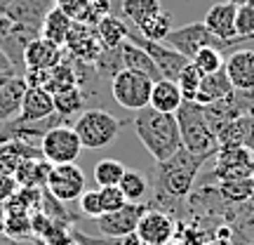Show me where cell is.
Instances as JSON below:
<instances>
[{
	"label": "cell",
	"instance_id": "obj_2",
	"mask_svg": "<svg viewBox=\"0 0 254 245\" xmlns=\"http://www.w3.org/2000/svg\"><path fill=\"white\" fill-rule=\"evenodd\" d=\"M134 132L139 142L146 146V151L153 156L155 163L174 156L182 149V135H179V123L174 113H160V111L146 109L136 111L134 116Z\"/></svg>",
	"mask_w": 254,
	"mask_h": 245
},
{
	"label": "cell",
	"instance_id": "obj_50",
	"mask_svg": "<svg viewBox=\"0 0 254 245\" xmlns=\"http://www.w3.org/2000/svg\"><path fill=\"white\" fill-rule=\"evenodd\" d=\"M2 217H5V208L0 205V241H2V236H5V231H2Z\"/></svg>",
	"mask_w": 254,
	"mask_h": 245
},
{
	"label": "cell",
	"instance_id": "obj_37",
	"mask_svg": "<svg viewBox=\"0 0 254 245\" xmlns=\"http://www.w3.org/2000/svg\"><path fill=\"white\" fill-rule=\"evenodd\" d=\"M221 189V196H226L228 200H247L254 193V179L247 177V179H231V182H221L219 184Z\"/></svg>",
	"mask_w": 254,
	"mask_h": 245
},
{
	"label": "cell",
	"instance_id": "obj_46",
	"mask_svg": "<svg viewBox=\"0 0 254 245\" xmlns=\"http://www.w3.org/2000/svg\"><path fill=\"white\" fill-rule=\"evenodd\" d=\"M238 92V97H240V104H243V111H245V116H254V90H247V92Z\"/></svg>",
	"mask_w": 254,
	"mask_h": 245
},
{
	"label": "cell",
	"instance_id": "obj_19",
	"mask_svg": "<svg viewBox=\"0 0 254 245\" xmlns=\"http://www.w3.org/2000/svg\"><path fill=\"white\" fill-rule=\"evenodd\" d=\"M28 85L24 73H14L2 87H0V123L14 120L21 111V101L26 94Z\"/></svg>",
	"mask_w": 254,
	"mask_h": 245
},
{
	"label": "cell",
	"instance_id": "obj_21",
	"mask_svg": "<svg viewBox=\"0 0 254 245\" xmlns=\"http://www.w3.org/2000/svg\"><path fill=\"white\" fill-rule=\"evenodd\" d=\"M184 104V94L179 90L177 81H167V78H160V81L153 82V90H151V101L148 106L160 113H177L179 106Z\"/></svg>",
	"mask_w": 254,
	"mask_h": 245
},
{
	"label": "cell",
	"instance_id": "obj_34",
	"mask_svg": "<svg viewBox=\"0 0 254 245\" xmlns=\"http://www.w3.org/2000/svg\"><path fill=\"white\" fill-rule=\"evenodd\" d=\"M120 191L125 193L127 203H141L146 193H148V182H146V177L141 172H136V170H127L123 174V179H120Z\"/></svg>",
	"mask_w": 254,
	"mask_h": 245
},
{
	"label": "cell",
	"instance_id": "obj_51",
	"mask_svg": "<svg viewBox=\"0 0 254 245\" xmlns=\"http://www.w3.org/2000/svg\"><path fill=\"white\" fill-rule=\"evenodd\" d=\"M9 2H12V0H0V14H5V9L9 7Z\"/></svg>",
	"mask_w": 254,
	"mask_h": 245
},
{
	"label": "cell",
	"instance_id": "obj_1",
	"mask_svg": "<svg viewBox=\"0 0 254 245\" xmlns=\"http://www.w3.org/2000/svg\"><path fill=\"white\" fill-rule=\"evenodd\" d=\"M207 156H195L179 149L174 156L165 158L153 167V184H155V200H184L190 193L200 167L207 163Z\"/></svg>",
	"mask_w": 254,
	"mask_h": 245
},
{
	"label": "cell",
	"instance_id": "obj_43",
	"mask_svg": "<svg viewBox=\"0 0 254 245\" xmlns=\"http://www.w3.org/2000/svg\"><path fill=\"white\" fill-rule=\"evenodd\" d=\"M71 234H73V241H75V245H123L120 243V238H94L90 236V234H82L78 227H71Z\"/></svg>",
	"mask_w": 254,
	"mask_h": 245
},
{
	"label": "cell",
	"instance_id": "obj_27",
	"mask_svg": "<svg viewBox=\"0 0 254 245\" xmlns=\"http://www.w3.org/2000/svg\"><path fill=\"white\" fill-rule=\"evenodd\" d=\"M71 26H73V19L68 17L66 12H62V9H59V7L55 5V7L50 9V14L45 17V21H43L40 36L64 47V43H66V36H68Z\"/></svg>",
	"mask_w": 254,
	"mask_h": 245
},
{
	"label": "cell",
	"instance_id": "obj_16",
	"mask_svg": "<svg viewBox=\"0 0 254 245\" xmlns=\"http://www.w3.org/2000/svg\"><path fill=\"white\" fill-rule=\"evenodd\" d=\"M236 12L238 5L236 2H214L209 12L205 14L202 24L221 40H238V43H245L240 36H236Z\"/></svg>",
	"mask_w": 254,
	"mask_h": 245
},
{
	"label": "cell",
	"instance_id": "obj_41",
	"mask_svg": "<svg viewBox=\"0 0 254 245\" xmlns=\"http://www.w3.org/2000/svg\"><path fill=\"white\" fill-rule=\"evenodd\" d=\"M111 14V0H90V7L85 12L80 24H90V26H97L101 19Z\"/></svg>",
	"mask_w": 254,
	"mask_h": 245
},
{
	"label": "cell",
	"instance_id": "obj_5",
	"mask_svg": "<svg viewBox=\"0 0 254 245\" xmlns=\"http://www.w3.org/2000/svg\"><path fill=\"white\" fill-rule=\"evenodd\" d=\"M151 90H153V81L144 76V73L123 69L118 76H113L111 81V94L118 106L127 111H141L148 106L151 101Z\"/></svg>",
	"mask_w": 254,
	"mask_h": 245
},
{
	"label": "cell",
	"instance_id": "obj_28",
	"mask_svg": "<svg viewBox=\"0 0 254 245\" xmlns=\"http://www.w3.org/2000/svg\"><path fill=\"white\" fill-rule=\"evenodd\" d=\"M120 9H123V17L129 19L136 28L146 24L148 19H153L158 12H163L160 0H123Z\"/></svg>",
	"mask_w": 254,
	"mask_h": 245
},
{
	"label": "cell",
	"instance_id": "obj_53",
	"mask_svg": "<svg viewBox=\"0 0 254 245\" xmlns=\"http://www.w3.org/2000/svg\"><path fill=\"white\" fill-rule=\"evenodd\" d=\"M165 245H182V243H172V241H170V243H165Z\"/></svg>",
	"mask_w": 254,
	"mask_h": 245
},
{
	"label": "cell",
	"instance_id": "obj_7",
	"mask_svg": "<svg viewBox=\"0 0 254 245\" xmlns=\"http://www.w3.org/2000/svg\"><path fill=\"white\" fill-rule=\"evenodd\" d=\"M40 151L50 165H62V163H75L82 151V144L75 130L71 125H57L47 130L43 139H40Z\"/></svg>",
	"mask_w": 254,
	"mask_h": 245
},
{
	"label": "cell",
	"instance_id": "obj_32",
	"mask_svg": "<svg viewBox=\"0 0 254 245\" xmlns=\"http://www.w3.org/2000/svg\"><path fill=\"white\" fill-rule=\"evenodd\" d=\"M172 31V17L167 12H158L153 19H148L146 24L139 26V36L146 38V40H155V43H165L167 36Z\"/></svg>",
	"mask_w": 254,
	"mask_h": 245
},
{
	"label": "cell",
	"instance_id": "obj_42",
	"mask_svg": "<svg viewBox=\"0 0 254 245\" xmlns=\"http://www.w3.org/2000/svg\"><path fill=\"white\" fill-rule=\"evenodd\" d=\"M55 2H57V7L62 9V12H66L73 21H82L85 12L90 7V0H55Z\"/></svg>",
	"mask_w": 254,
	"mask_h": 245
},
{
	"label": "cell",
	"instance_id": "obj_47",
	"mask_svg": "<svg viewBox=\"0 0 254 245\" xmlns=\"http://www.w3.org/2000/svg\"><path fill=\"white\" fill-rule=\"evenodd\" d=\"M5 71H17V69L12 66V62H9V57L5 55V50L0 47V73H5Z\"/></svg>",
	"mask_w": 254,
	"mask_h": 245
},
{
	"label": "cell",
	"instance_id": "obj_30",
	"mask_svg": "<svg viewBox=\"0 0 254 245\" xmlns=\"http://www.w3.org/2000/svg\"><path fill=\"white\" fill-rule=\"evenodd\" d=\"M52 101H55V113H59L64 118H71L73 113H82V111H85L87 94L75 85L71 90H64V92L52 94Z\"/></svg>",
	"mask_w": 254,
	"mask_h": 245
},
{
	"label": "cell",
	"instance_id": "obj_10",
	"mask_svg": "<svg viewBox=\"0 0 254 245\" xmlns=\"http://www.w3.org/2000/svg\"><path fill=\"white\" fill-rule=\"evenodd\" d=\"M254 174V154L243 146H226L217 151V165H214V177L219 182H231V179H247Z\"/></svg>",
	"mask_w": 254,
	"mask_h": 245
},
{
	"label": "cell",
	"instance_id": "obj_12",
	"mask_svg": "<svg viewBox=\"0 0 254 245\" xmlns=\"http://www.w3.org/2000/svg\"><path fill=\"white\" fill-rule=\"evenodd\" d=\"M101 43L99 36H97V28L90 26V24H80V21H73L71 31L66 36V43H64V52L71 57V59H78V62L85 64H94L97 57L101 55Z\"/></svg>",
	"mask_w": 254,
	"mask_h": 245
},
{
	"label": "cell",
	"instance_id": "obj_40",
	"mask_svg": "<svg viewBox=\"0 0 254 245\" xmlns=\"http://www.w3.org/2000/svg\"><path fill=\"white\" fill-rule=\"evenodd\" d=\"M78 208H80V215L90 219H97L101 217V200H99V189H90V191H82V196L78 198Z\"/></svg>",
	"mask_w": 254,
	"mask_h": 245
},
{
	"label": "cell",
	"instance_id": "obj_3",
	"mask_svg": "<svg viewBox=\"0 0 254 245\" xmlns=\"http://www.w3.org/2000/svg\"><path fill=\"white\" fill-rule=\"evenodd\" d=\"M177 123H179V135H182V146L186 151L195 156H217L219 151V139L217 132L212 130L205 109L198 101H184L179 111L174 113Z\"/></svg>",
	"mask_w": 254,
	"mask_h": 245
},
{
	"label": "cell",
	"instance_id": "obj_9",
	"mask_svg": "<svg viewBox=\"0 0 254 245\" xmlns=\"http://www.w3.org/2000/svg\"><path fill=\"white\" fill-rule=\"evenodd\" d=\"M127 40H132V43H136L141 50H146L148 57L155 62L160 76L167 78V81H177V78H179V73L184 71V66L190 62V59H186L182 52H177L174 47L165 45V43H155V40H146V38L136 36V33H132V31H129Z\"/></svg>",
	"mask_w": 254,
	"mask_h": 245
},
{
	"label": "cell",
	"instance_id": "obj_48",
	"mask_svg": "<svg viewBox=\"0 0 254 245\" xmlns=\"http://www.w3.org/2000/svg\"><path fill=\"white\" fill-rule=\"evenodd\" d=\"M120 243H123V245H144V243H141V238L136 236V231H132V234L123 236V238H120Z\"/></svg>",
	"mask_w": 254,
	"mask_h": 245
},
{
	"label": "cell",
	"instance_id": "obj_13",
	"mask_svg": "<svg viewBox=\"0 0 254 245\" xmlns=\"http://www.w3.org/2000/svg\"><path fill=\"white\" fill-rule=\"evenodd\" d=\"M148 205L144 203H125L120 210H113V212H104L101 217H97V227L104 236L109 238H123L127 234H132L139 224V219L144 215Z\"/></svg>",
	"mask_w": 254,
	"mask_h": 245
},
{
	"label": "cell",
	"instance_id": "obj_49",
	"mask_svg": "<svg viewBox=\"0 0 254 245\" xmlns=\"http://www.w3.org/2000/svg\"><path fill=\"white\" fill-rule=\"evenodd\" d=\"M14 73H19V71H5V73H0V87H2V85H5V82H7L9 78L14 76Z\"/></svg>",
	"mask_w": 254,
	"mask_h": 245
},
{
	"label": "cell",
	"instance_id": "obj_45",
	"mask_svg": "<svg viewBox=\"0 0 254 245\" xmlns=\"http://www.w3.org/2000/svg\"><path fill=\"white\" fill-rule=\"evenodd\" d=\"M12 33H14V24H12L5 14H0V47L7 45V40Z\"/></svg>",
	"mask_w": 254,
	"mask_h": 245
},
{
	"label": "cell",
	"instance_id": "obj_17",
	"mask_svg": "<svg viewBox=\"0 0 254 245\" xmlns=\"http://www.w3.org/2000/svg\"><path fill=\"white\" fill-rule=\"evenodd\" d=\"M233 90H254V50H236L224 62Z\"/></svg>",
	"mask_w": 254,
	"mask_h": 245
},
{
	"label": "cell",
	"instance_id": "obj_22",
	"mask_svg": "<svg viewBox=\"0 0 254 245\" xmlns=\"http://www.w3.org/2000/svg\"><path fill=\"white\" fill-rule=\"evenodd\" d=\"M231 92H233V85H231V81H228L226 69H219L217 73L202 76L198 94H195V101L202 104V106H207V104H214V101L228 97Z\"/></svg>",
	"mask_w": 254,
	"mask_h": 245
},
{
	"label": "cell",
	"instance_id": "obj_35",
	"mask_svg": "<svg viewBox=\"0 0 254 245\" xmlns=\"http://www.w3.org/2000/svg\"><path fill=\"white\" fill-rule=\"evenodd\" d=\"M202 76H205V73L200 71L193 62H189L184 66V71L179 73V78H177V85H179V90H182V94H184V101H195V94H198Z\"/></svg>",
	"mask_w": 254,
	"mask_h": 245
},
{
	"label": "cell",
	"instance_id": "obj_23",
	"mask_svg": "<svg viewBox=\"0 0 254 245\" xmlns=\"http://www.w3.org/2000/svg\"><path fill=\"white\" fill-rule=\"evenodd\" d=\"M120 50H123V64H125V69L136 71V73H144V76H148L153 82L163 78V76H160V71H158V66H155V62L148 57V52H146V50H141L136 43L125 40V43L120 45Z\"/></svg>",
	"mask_w": 254,
	"mask_h": 245
},
{
	"label": "cell",
	"instance_id": "obj_25",
	"mask_svg": "<svg viewBox=\"0 0 254 245\" xmlns=\"http://www.w3.org/2000/svg\"><path fill=\"white\" fill-rule=\"evenodd\" d=\"M50 170H52V165L47 163L45 158H26V161H21L19 167L14 170V177H17L19 186L45 189Z\"/></svg>",
	"mask_w": 254,
	"mask_h": 245
},
{
	"label": "cell",
	"instance_id": "obj_31",
	"mask_svg": "<svg viewBox=\"0 0 254 245\" xmlns=\"http://www.w3.org/2000/svg\"><path fill=\"white\" fill-rule=\"evenodd\" d=\"M94 71L99 78H106V81H113V76H118L125 64H123V50L120 47H104L101 55L97 57V62L92 64Z\"/></svg>",
	"mask_w": 254,
	"mask_h": 245
},
{
	"label": "cell",
	"instance_id": "obj_20",
	"mask_svg": "<svg viewBox=\"0 0 254 245\" xmlns=\"http://www.w3.org/2000/svg\"><path fill=\"white\" fill-rule=\"evenodd\" d=\"M52 113H55L52 94L45 87H28L26 94H24V101H21V111H19L17 120L31 123V120L50 118Z\"/></svg>",
	"mask_w": 254,
	"mask_h": 245
},
{
	"label": "cell",
	"instance_id": "obj_29",
	"mask_svg": "<svg viewBox=\"0 0 254 245\" xmlns=\"http://www.w3.org/2000/svg\"><path fill=\"white\" fill-rule=\"evenodd\" d=\"M2 208H5V205H2ZM2 231H5V236L12 238V241H28V238H33V231H31V215H28V212H21V210L5 208Z\"/></svg>",
	"mask_w": 254,
	"mask_h": 245
},
{
	"label": "cell",
	"instance_id": "obj_36",
	"mask_svg": "<svg viewBox=\"0 0 254 245\" xmlns=\"http://www.w3.org/2000/svg\"><path fill=\"white\" fill-rule=\"evenodd\" d=\"M190 62L195 64L205 76L207 73H217L219 69H224V52L217 50V47H202V50L195 52V57Z\"/></svg>",
	"mask_w": 254,
	"mask_h": 245
},
{
	"label": "cell",
	"instance_id": "obj_4",
	"mask_svg": "<svg viewBox=\"0 0 254 245\" xmlns=\"http://www.w3.org/2000/svg\"><path fill=\"white\" fill-rule=\"evenodd\" d=\"M123 120H118L111 111L106 109H85L75 120V135L80 139L82 149L90 151H99L104 146H109L111 142H116V137L123 130Z\"/></svg>",
	"mask_w": 254,
	"mask_h": 245
},
{
	"label": "cell",
	"instance_id": "obj_6",
	"mask_svg": "<svg viewBox=\"0 0 254 245\" xmlns=\"http://www.w3.org/2000/svg\"><path fill=\"white\" fill-rule=\"evenodd\" d=\"M167 43L177 52H182L186 59H193L195 52L202 50V47H217V50L224 52V50H231L233 45H238V40H221V38H217L202 21H193V24H186V26L172 28L170 36H167Z\"/></svg>",
	"mask_w": 254,
	"mask_h": 245
},
{
	"label": "cell",
	"instance_id": "obj_8",
	"mask_svg": "<svg viewBox=\"0 0 254 245\" xmlns=\"http://www.w3.org/2000/svg\"><path fill=\"white\" fill-rule=\"evenodd\" d=\"M45 189L62 203H73L85 191V172L75 163L52 165V170L47 174Z\"/></svg>",
	"mask_w": 254,
	"mask_h": 245
},
{
	"label": "cell",
	"instance_id": "obj_39",
	"mask_svg": "<svg viewBox=\"0 0 254 245\" xmlns=\"http://www.w3.org/2000/svg\"><path fill=\"white\" fill-rule=\"evenodd\" d=\"M236 36H240L243 40L254 38V9H250L247 5H238V12H236Z\"/></svg>",
	"mask_w": 254,
	"mask_h": 245
},
{
	"label": "cell",
	"instance_id": "obj_52",
	"mask_svg": "<svg viewBox=\"0 0 254 245\" xmlns=\"http://www.w3.org/2000/svg\"><path fill=\"white\" fill-rule=\"evenodd\" d=\"M243 5H247V7H250V9H254V0H245Z\"/></svg>",
	"mask_w": 254,
	"mask_h": 245
},
{
	"label": "cell",
	"instance_id": "obj_38",
	"mask_svg": "<svg viewBox=\"0 0 254 245\" xmlns=\"http://www.w3.org/2000/svg\"><path fill=\"white\" fill-rule=\"evenodd\" d=\"M99 200H101V212L120 210L127 203L125 193L120 191V186H99Z\"/></svg>",
	"mask_w": 254,
	"mask_h": 245
},
{
	"label": "cell",
	"instance_id": "obj_14",
	"mask_svg": "<svg viewBox=\"0 0 254 245\" xmlns=\"http://www.w3.org/2000/svg\"><path fill=\"white\" fill-rule=\"evenodd\" d=\"M134 231L144 245H165L174 238L177 224L165 210H155L148 205V210L141 215Z\"/></svg>",
	"mask_w": 254,
	"mask_h": 245
},
{
	"label": "cell",
	"instance_id": "obj_18",
	"mask_svg": "<svg viewBox=\"0 0 254 245\" xmlns=\"http://www.w3.org/2000/svg\"><path fill=\"white\" fill-rule=\"evenodd\" d=\"M219 149L226 146H243L250 149L254 154V116H240V118L231 120L217 132Z\"/></svg>",
	"mask_w": 254,
	"mask_h": 245
},
{
	"label": "cell",
	"instance_id": "obj_26",
	"mask_svg": "<svg viewBox=\"0 0 254 245\" xmlns=\"http://www.w3.org/2000/svg\"><path fill=\"white\" fill-rule=\"evenodd\" d=\"M94 28H97L101 47H120L127 40V36H129L127 24L120 17H116V14H106Z\"/></svg>",
	"mask_w": 254,
	"mask_h": 245
},
{
	"label": "cell",
	"instance_id": "obj_33",
	"mask_svg": "<svg viewBox=\"0 0 254 245\" xmlns=\"http://www.w3.org/2000/svg\"><path fill=\"white\" fill-rule=\"evenodd\" d=\"M127 167L116 158H104L94 165V182L99 186H118Z\"/></svg>",
	"mask_w": 254,
	"mask_h": 245
},
{
	"label": "cell",
	"instance_id": "obj_15",
	"mask_svg": "<svg viewBox=\"0 0 254 245\" xmlns=\"http://www.w3.org/2000/svg\"><path fill=\"white\" fill-rule=\"evenodd\" d=\"M62 59L64 47L40 36L36 40H31L26 52H24V71H50Z\"/></svg>",
	"mask_w": 254,
	"mask_h": 245
},
{
	"label": "cell",
	"instance_id": "obj_54",
	"mask_svg": "<svg viewBox=\"0 0 254 245\" xmlns=\"http://www.w3.org/2000/svg\"><path fill=\"white\" fill-rule=\"evenodd\" d=\"M0 127H2V123H0Z\"/></svg>",
	"mask_w": 254,
	"mask_h": 245
},
{
	"label": "cell",
	"instance_id": "obj_44",
	"mask_svg": "<svg viewBox=\"0 0 254 245\" xmlns=\"http://www.w3.org/2000/svg\"><path fill=\"white\" fill-rule=\"evenodd\" d=\"M17 191H19L17 177H14V174H7V172H0V205H5Z\"/></svg>",
	"mask_w": 254,
	"mask_h": 245
},
{
	"label": "cell",
	"instance_id": "obj_11",
	"mask_svg": "<svg viewBox=\"0 0 254 245\" xmlns=\"http://www.w3.org/2000/svg\"><path fill=\"white\" fill-rule=\"evenodd\" d=\"M55 5H57L55 0H12L9 7L5 9V17L14 26L40 36L43 21H45V17L50 14V9Z\"/></svg>",
	"mask_w": 254,
	"mask_h": 245
},
{
	"label": "cell",
	"instance_id": "obj_24",
	"mask_svg": "<svg viewBox=\"0 0 254 245\" xmlns=\"http://www.w3.org/2000/svg\"><path fill=\"white\" fill-rule=\"evenodd\" d=\"M78 85V73H75V64L73 59L66 52H64V59L57 66H52L47 71V78H45V87L50 94H57V92H64V90H71Z\"/></svg>",
	"mask_w": 254,
	"mask_h": 245
}]
</instances>
